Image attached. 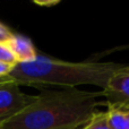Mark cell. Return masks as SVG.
Listing matches in <instances>:
<instances>
[{
  "label": "cell",
  "mask_w": 129,
  "mask_h": 129,
  "mask_svg": "<svg viewBox=\"0 0 129 129\" xmlns=\"http://www.w3.org/2000/svg\"><path fill=\"white\" fill-rule=\"evenodd\" d=\"M102 107H107L104 91H47L36 95L24 110L2 121L0 129H79L101 112Z\"/></svg>",
  "instance_id": "obj_1"
},
{
  "label": "cell",
  "mask_w": 129,
  "mask_h": 129,
  "mask_svg": "<svg viewBox=\"0 0 129 129\" xmlns=\"http://www.w3.org/2000/svg\"><path fill=\"white\" fill-rule=\"evenodd\" d=\"M127 66L95 61L69 62L38 54L33 61L17 63L7 78L14 80L19 86L56 85L75 88L78 85H94L104 89L110 78Z\"/></svg>",
  "instance_id": "obj_2"
},
{
  "label": "cell",
  "mask_w": 129,
  "mask_h": 129,
  "mask_svg": "<svg viewBox=\"0 0 129 129\" xmlns=\"http://www.w3.org/2000/svg\"><path fill=\"white\" fill-rule=\"evenodd\" d=\"M35 99L36 95L23 93L14 80L7 77L0 79V123L24 110Z\"/></svg>",
  "instance_id": "obj_3"
},
{
  "label": "cell",
  "mask_w": 129,
  "mask_h": 129,
  "mask_svg": "<svg viewBox=\"0 0 129 129\" xmlns=\"http://www.w3.org/2000/svg\"><path fill=\"white\" fill-rule=\"evenodd\" d=\"M108 110H121L129 105V64L114 74L104 89Z\"/></svg>",
  "instance_id": "obj_4"
},
{
  "label": "cell",
  "mask_w": 129,
  "mask_h": 129,
  "mask_svg": "<svg viewBox=\"0 0 129 129\" xmlns=\"http://www.w3.org/2000/svg\"><path fill=\"white\" fill-rule=\"evenodd\" d=\"M7 45L10 48L18 63L29 62V61L35 60L38 57V52L32 41L20 34H14L13 38L8 41Z\"/></svg>",
  "instance_id": "obj_5"
},
{
  "label": "cell",
  "mask_w": 129,
  "mask_h": 129,
  "mask_svg": "<svg viewBox=\"0 0 129 129\" xmlns=\"http://www.w3.org/2000/svg\"><path fill=\"white\" fill-rule=\"evenodd\" d=\"M82 129H111L108 120V112L101 111L96 113Z\"/></svg>",
  "instance_id": "obj_6"
},
{
  "label": "cell",
  "mask_w": 129,
  "mask_h": 129,
  "mask_svg": "<svg viewBox=\"0 0 129 129\" xmlns=\"http://www.w3.org/2000/svg\"><path fill=\"white\" fill-rule=\"evenodd\" d=\"M108 120L111 129H127L126 114L116 110H108Z\"/></svg>",
  "instance_id": "obj_7"
},
{
  "label": "cell",
  "mask_w": 129,
  "mask_h": 129,
  "mask_svg": "<svg viewBox=\"0 0 129 129\" xmlns=\"http://www.w3.org/2000/svg\"><path fill=\"white\" fill-rule=\"evenodd\" d=\"M0 62L10 64L13 67H15L18 63L7 43H0Z\"/></svg>",
  "instance_id": "obj_8"
},
{
  "label": "cell",
  "mask_w": 129,
  "mask_h": 129,
  "mask_svg": "<svg viewBox=\"0 0 129 129\" xmlns=\"http://www.w3.org/2000/svg\"><path fill=\"white\" fill-rule=\"evenodd\" d=\"M14 33L0 22V43H8V41L13 38Z\"/></svg>",
  "instance_id": "obj_9"
},
{
  "label": "cell",
  "mask_w": 129,
  "mask_h": 129,
  "mask_svg": "<svg viewBox=\"0 0 129 129\" xmlns=\"http://www.w3.org/2000/svg\"><path fill=\"white\" fill-rule=\"evenodd\" d=\"M13 68H14V67L10 66V64L0 62V79L7 77V76L10 74V71L13 70Z\"/></svg>",
  "instance_id": "obj_10"
},
{
  "label": "cell",
  "mask_w": 129,
  "mask_h": 129,
  "mask_svg": "<svg viewBox=\"0 0 129 129\" xmlns=\"http://www.w3.org/2000/svg\"><path fill=\"white\" fill-rule=\"evenodd\" d=\"M117 111V110H116ZM120 112H123V113H127V112H129V105H127V107H125V108H122L121 110H119Z\"/></svg>",
  "instance_id": "obj_11"
},
{
  "label": "cell",
  "mask_w": 129,
  "mask_h": 129,
  "mask_svg": "<svg viewBox=\"0 0 129 129\" xmlns=\"http://www.w3.org/2000/svg\"><path fill=\"white\" fill-rule=\"evenodd\" d=\"M125 114H126V125H127V129H129V112Z\"/></svg>",
  "instance_id": "obj_12"
},
{
  "label": "cell",
  "mask_w": 129,
  "mask_h": 129,
  "mask_svg": "<svg viewBox=\"0 0 129 129\" xmlns=\"http://www.w3.org/2000/svg\"><path fill=\"white\" fill-rule=\"evenodd\" d=\"M79 129H82V128H79Z\"/></svg>",
  "instance_id": "obj_13"
}]
</instances>
